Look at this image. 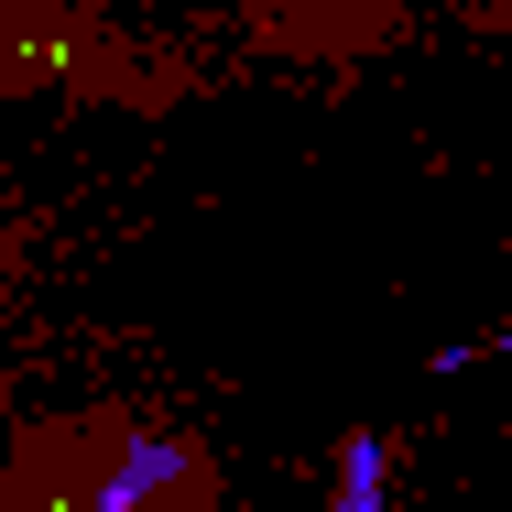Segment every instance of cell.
Here are the masks:
<instances>
[{
	"label": "cell",
	"mask_w": 512,
	"mask_h": 512,
	"mask_svg": "<svg viewBox=\"0 0 512 512\" xmlns=\"http://www.w3.org/2000/svg\"><path fill=\"white\" fill-rule=\"evenodd\" d=\"M175 480H186V447H175V436H131V447H120V469L99 480V512H153Z\"/></svg>",
	"instance_id": "6da1fadb"
},
{
	"label": "cell",
	"mask_w": 512,
	"mask_h": 512,
	"mask_svg": "<svg viewBox=\"0 0 512 512\" xmlns=\"http://www.w3.org/2000/svg\"><path fill=\"white\" fill-rule=\"evenodd\" d=\"M338 512H382V436H349V469H338Z\"/></svg>",
	"instance_id": "7a4b0ae2"
},
{
	"label": "cell",
	"mask_w": 512,
	"mask_h": 512,
	"mask_svg": "<svg viewBox=\"0 0 512 512\" xmlns=\"http://www.w3.org/2000/svg\"><path fill=\"white\" fill-rule=\"evenodd\" d=\"M491 349H512V327H502V338H480V349H447V371H469V360H491Z\"/></svg>",
	"instance_id": "3957f363"
}]
</instances>
